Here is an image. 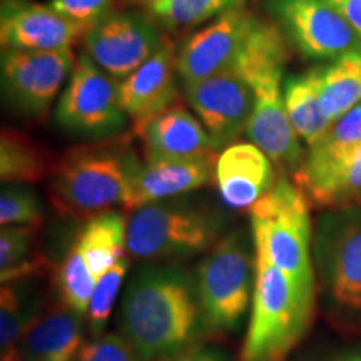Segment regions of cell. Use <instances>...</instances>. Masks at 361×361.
<instances>
[{
	"mask_svg": "<svg viewBox=\"0 0 361 361\" xmlns=\"http://www.w3.org/2000/svg\"><path fill=\"white\" fill-rule=\"evenodd\" d=\"M121 328L144 361H168L192 348L204 333L196 279L176 264L139 268L126 288Z\"/></svg>",
	"mask_w": 361,
	"mask_h": 361,
	"instance_id": "obj_1",
	"label": "cell"
},
{
	"mask_svg": "<svg viewBox=\"0 0 361 361\" xmlns=\"http://www.w3.org/2000/svg\"><path fill=\"white\" fill-rule=\"evenodd\" d=\"M288 40L276 24L256 22L236 69L255 90V109L246 135L283 174H296L305 161L300 135L290 123L283 90Z\"/></svg>",
	"mask_w": 361,
	"mask_h": 361,
	"instance_id": "obj_2",
	"label": "cell"
},
{
	"mask_svg": "<svg viewBox=\"0 0 361 361\" xmlns=\"http://www.w3.org/2000/svg\"><path fill=\"white\" fill-rule=\"evenodd\" d=\"M139 166L141 161L124 142L71 149L52 171L54 206L59 213L75 218H92L114 206L126 207Z\"/></svg>",
	"mask_w": 361,
	"mask_h": 361,
	"instance_id": "obj_3",
	"label": "cell"
},
{
	"mask_svg": "<svg viewBox=\"0 0 361 361\" xmlns=\"http://www.w3.org/2000/svg\"><path fill=\"white\" fill-rule=\"evenodd\" d=\"M250 218L256 255L281 269L301 295L314 300L313 226L306 192L290 179L279 178L251 207Z\"/></svg>",
	"mask_w": 361,
	"mask_h": 361,
	"instance_id": "obj_4",
	"label": "cell"
},
{
	"mask_svg": "<svg viewBox=\"0 0 361 361\" xmlns=\"http://www.w3.org/2000/svg\"><path fill=\"white\" fill-rule=\"evenodd\" d=\"M314 300L306 298L281 269L256 255L251 316L239 361H284L305 335Z\"/></svg>",
	"mask_w": 361,
	"mask_h": 361,
	"instance_id": "obj_5",
	"label": "cell"
},
{
	"mask_svg": "<svg viewBox=\"0 0 361 361\" xmlns=\"http://www.w3.org/2000/svg\"><path fill=\"white\" fill-rule=\"evenodd\" d=\"M223 229L224 219L218 211L174 197L133 211L126 251L144 261L192 258L211 250Z\"/></svg>",
	"mask_w": 361,
	"mask_h": 361,
	"instance_id": "obj_6",
	"label": "cell"
},
{
	"mask_svg": "<svg viewBox=\"0 0 361 361\" xmlns=\"http://www.w3.org/2000/svg\"><path fill=\"white\" fill-rule=\"evenodd\" d=\"M313 264L329 310L346 322H361V204L319 216Z\"/></svg>",
	"mask_w": 361,
	"mask_h": 361,
	"instance_id": "obj_7",
	"label": "cell"
},
{
	"mask_svg": "<svg viewBox=\"0 0 361 361\" xmlns=\"http://www.w3.org/2000/svg\"><path fill=\"white\" fill-rule=\"evenodd\" d=\"M256 251L243 233H229L211 247L196 273L204 333L236 329L252 301Z\"/></svg>",
	"mask_w": 361,
	"mask_h": 361,
	"instance_id": "obj_8",
	"label": "cell"
},
{
	"mask_svg": "<svg viewBox=\"0 0 361 361\" xmlns=\"http://www.w3.org/2000/svg\"><path fill=\"white\" fill-rule=\"evenodd\" d=\"M121 82L82 52L75 59L56 117L62 128L85 135H111L124 128L126 112L119 104Z\"/></svg>",
	"mask_w": 361,
	"mask_h": 361,
	"instance_id": "obj_9",
	"label": "cell"
},
{
	"mask_svg": "<svg viewBox=\"0 0 361 361\" xmlns=\"http://www.w3.org/2000/svg\"><path fill=\"white\" fill-rule=\"evenodd\" d=\"M268 12L284 39L308 59L361 52V37L329 0H268Z\"/></svg>",
	"mask_w": 361,
	"mask_h": 361,
	"instance_id": "obj_10",
	"label": "cell"
},
{
	"mask_svg": "<svg viewBox=\"0 0 361 361\" xmlns=\"http://www.w3.org/2000/svg\"><path fill=\"white\" fill-rule=\"evenodd\" d=\"M72 47L57 51L2 49V87L20 112L42 117L74 69Z\"/></svg>",
	"mask_w": 361,
	"mask_h": 361,
	"instance_id": "obj_11",
	"label": "cell"
},
{
	"mask_svg": "<svg viewBox=\"0 0 361 361\" xmlns=\"http://www.w3.org/2000/svg\"><path fill=\"white\" fill-rule=\"evenodd\" d=\"M183 87L189 106L218 149L246 133L255 109V90L234 67L200 82L183 84Z\"/></svg>",
	"mask_w": 361,
	"mask_h": 361,
	"instance_id": "obj_12",
	"label": "cell"
},
{
	"mask_svg": "<svg viewBox=\"0 0 361 361\" xmlns=\"http://www.w3.org/2000/svg\"><path fill=\"white\" fill-rule=\"evenodd\" d=\"M256 20L258 17L238 6L194 34L178 52L180 82H200L236 66Z\"/></svg>",
	"mask_w": 361,
	"mask_h": 361,
	"instance_id": "obj_13",
	"label": "cell"
},
{
	"mask_svg": "<svg viewBox=\"0 0 361 361\" xmlns=\"http://www.w3.org/2000/svg\"><path fill=\"white\" fill-rule=\"evenodd\" d=\"M85 52L114 79H126L161 47L157 30L137 13L111 12L84 37Z\"/></svg>",
	"mask_w": 361,
	"mask_h": 361,
	"instance_id": "obj_14",
	"label": "cell"
},
{
	"mask_svg": "<svg viewBox=\"0 0 361 361\" xmlns=\"http://www.w3.org/2000/svg\"><path fill=\"white\" fill-rule=\"evenodd\" d=\"M89 32L87 27L66 19L45 4L32 0H2L0 42L2 49L57 51L69 49Z\"/></svg>",
	"mask_w": 361,
	"mask_h": 361,
	"instance_id": "obj_15",
	"label": "cell"
},
{
	"mask_svg": "<svg viewBox=\"0 0 361 361\" xmlns=\"http://www.w3.org/2000/svg\"><path fill=\"white\" fill-rule=\"evenodd\" d=\"M178 54L173 42H162L144 64L119 85V104L139 134L154 117L178 101Z\"/></svg>",
	"mask_w": 361,
	"mask_h": 361,
	"instance_id": "obj_16",
	"label": "cell"
},
{
	"mask_svg": "<svg viewBox=\"0 0 361 361\" xmlns=\"http://www.w3.org/2000/svg\"><path fill=\"white\" fill-rule=\"evenodd\" d=\"M214 152L196 157H161L146 159L135 171L126 211L183 196L200 189L214 178Z\"/></svg>",
	"mask_w": 361,
	"mask_h": 361,
	"instance_id": "obj_17",
	"label": "cell"
},
{
	"mask_svg": "<svg viewBox=\"0 0 361 361\" xmlns=\"http://www.w3.org/2000/svg\"><path fill=\"white\" fill-rule=\"evenodd\" d=\"M214 178L221 200L233 209H251L278 183L274 164L252 142L229 144L218 156Z\"/></svg>",
	"mask_w": 361,
	"mask_h": 361,
	"instance_id": "obj_18",
	"label": "cell"
},
{
	"mask_svg": "<svg viewBox=\"0 0 361 361\" xmlns=\"http://www.w3.org/2000/svg\"><path fill=\"white\" fill-rule=\"evenodd\" d=\"M296 184L316 204L326 207L361 202V144L323 161L305 159L295 174Z\"/></svg>",
	"mask_w": 361,
	"mask_h": 361,
	"instance_id": "obj_19",
	"label": "cell"
},
{
	"mask_svg": "<svg viewBox=\"0 0 361 361\" xmlns=\"http://www.w3.org/2000/svg\"><path fill=\"white\" fill-rule=\"evenodd\" d=\"M85 318L64 305L47 310L19 345L20 361H74L84 343Z\"/></svg>",
	"mask_w": 361,
	"mask_h": 361,
	"instance_id": "obj_20",
	"label": "cell"
},
{
	"mask_svg": "<svg viewBox=\"0 0 361 361\" xmlns=\"http://www.w3.org/2000/svg\"><path fill=\"white\" fill-rule=\"evenodd\" d=\"M146 159L196 157L218 151L204 126L184 107H169L142 129Z\"/></svg>",
	"mask_w": 361,
	"mask_h": 361,
	"instance_id": "obj_21",
	"label": "cell"
},
{
	"mask_svg": "<svg viewBox=\"0 0 361 361\" xmlns=\"http://www.w3.org/2000/svg\"><path fill=\"white\" fill-rule=\"evenodd\" d=\"M94 276L101 278L124 258L128 243V219L119 211H106L87 219L75 236Z\"/></svg>",
	"mask_w": 361,
	"mask_h": 361,
	"instance_id": "obj_22",
	"label": "cell"
},
{
	"mask_svg": "<svg viewBox=\"0 0 361 361\" xmlns=\"http://www.w3.org/2000/svg\"><path fill=\"white\" fill-rule=\"evenodd\" d=\"M310 72L324 114L333 124L361 102V52H348Z\"/></svg>",
	"mask_w": 361,
	"mask_h": 361,
	"instance_id": "obj_23",
	"label": "cell"
},
{
	"mask_svg": "<svg viewBox=\"0 0 361 361\" xmlns=\"http://www.w3.org/2000/svg\"><path fill=\"white\" fill-rule=\"evenodd\" d=\"M27 279L2 284L0 295V353L2 361H20L19 345L40 318L42 301L25 286Z\"/></svg>",
	"mask_w": 361,
	"mask_h": 361,
	"instance_id": "obj_24",
	"label": "cell"
},
{
	"mask_svg": "<svg viewBox=\"0 0 361 361\" xmlns=\"http://www.w3.org/2000/svg\"><path fill=\"white\" fill-rule=\"evenodd\" d=\"M283 90L291 126L308 147L314 146L326 135L333 123L324 114L313 75L311 72H306L303 75L286 78Z\"/></svg>",
	"mask_w": 361,
	"mask_h": 361,
	"instance_id": "obj_25",
	"label": "cell"
},
{
	"mask_svg": "<svg viewBox=\"0 0 361 361\" xmlns=\"http://www.w3.org/2000/svg\"><path fill=\"white\" fill-rule=\"evenodd\" d=\"M47 154L19 130L6 129L0 135L2 183H37L47 174Z\"/></svg>",
	"mask_w": 361,
	"mask_h": 361,
	"instance_id": "obj_26",
	"label": "cell"
},
{
	"mask_svg": "<svg viewBox=\"0 0 361 361\" xmlns=\"http://www.w3.org/2000/svg\"><path fill=\"white\" fill-rule=\"evenodd\" d=\"M42 256L34 252V226H2L0 279L2 284L30 279L45 269Z\"/></svg>",
	"mask_w": 361,
	"mask_h": 361,
	"instance_id": "obj_27",
	"label": "cell"
},
{
	"mask_svg": "<svg viewBox=\"0 0 361 361\" xmlns=\"http://www.w3.org/2000/svg\"><path fill=\"white\" fill-rule=\"evenodd\" d=\"M241 4L243 0H142L149 16L169 29L197 25Z\"/></svg>",
	"mask_w": 361,
	"mask_h": 361,
	"instance_id": "obj_28",
	"label": "cell"
},
{
	"mask_svg": "<svg viewBox=\"0 0 361 361\" xmlns=\"http://www.w3.org/2000/svg\"><path fill=\"white\" fill-rule=\"evenodd\" d=\"M96 283L97 278L94 276L84 255L74 243L66 252L64 259L59 264L56 273L59 300L67 308L82 314L85 318Z\"/></svg>",
	"mask_w": 361,
	"mask_h": 361,
	"instance_id": "obj_29",
	"label": "cell"
},
{
	"mask_svg": "<svg viewBox=\"0 0 361 361\" xmlns=\"http://www.w3.org/2000/svg\"><path fill=\"white\" fill-rule=\"evenodd\" d=\"M128 269L129 259L124 256L106 274L97 278L96 288H94L87 306V313H85V328L89 329V335L92 338L101 336L107 322H109L112 306H114L116 298L119 295Z\"/></svg>",
	"mask_w": 361,
	"mask_h": 361,
	"instance_id": "obj_30",
	"label": "cell"
},
{
	"mask_svg": "<svg viewBox=\"0 0 361 361\" xmlns=\"http://www.w3.org/2000/svg\"><path fill=\"white\" fill-rule=\"evenodd\" d=\"M44 219L42 202L27 184L6 183L0 192V224L39 226Z\"/></svg>",
	"mask_w": 361,
	"mask_h": 361,
	"instance_id": "obj_31",
	"label": "cell"
},
{
	"mask_svg": "<svg viewBox=\"0 0 361 361\" xmlns=\"http://www.w3.org/2000/svg\"><path fill=\"white\" fill-rule=\"evenodd\" d=\"M361 144V102L338 119L326 135L310 147L305 159L323 161L351 151Z\"/></svg>",
	"mask_w": 361,
	"mask_h": 361,
	"instance_id": "obj_32",
	"label": "cell"
},
{
	"mask_svg": "<svg viewBox=\"0 0 361 361\" xmlns=\"http://www.w3.org/2000/svg\"><path fill=\"white\" fill-rule=\"evenodd\" d=\"M74 361H144V358L124 335L106 333L84 341Z\"/></svg>",
	"mask_w": 361,
	"mask_h": 361,
	"instance_id": "obj_33",
	"label": "cell"
},
{
	"mask_svg": "<svg viewBox=\"0 0 361 361\" xmlns=\"http://www.w3.org/2000/svg\"><path fill=\"white\" fill-rule=\"evenodd\" d=\"M49 6L66 19L92 29L97 22L109 16L112 0H51Z\"/></svg>",
	"mask_w": 361,
	"mask_h": 361,
	"instance_id": "obj_34",
	"label": "cell"
},
{
	"mask_svg": "<svg viewBox=\"0 0 361 361\" xmlns=\"http://www.w3.org/2000/svg\"><path fill=\"white\" fill-rule=\"evenodd\" d=\"M168 361H229L228 355L223 350L214 348V346H201L194 345L183 353L174 356Z\"/></svg>",
	"mask_w": 361,
	"mask_h": 361,
	"instance_id": "obj_35",
	"label": "cell"
},
{
	"mask_svg": "<svg viewBox=\"0 0 361 361\" xmlns=\"http://www.w3.org/2000/svg\"><path fill=\"white\" fill-rule=\"evenodd\" d=\"M361 37V0H329Z\"/></svg>",
	"mask_w": 361,
	"mask_h": 361,
	"instance_id": "obj_36",
	"label": "cell"
},
{
	"mask_svg": "<svg viewBox=\"0 0 361 361\" xmlns=\"http://www.w3.org/2000/svg\"><path fill=\"white\" fill-rule=\"evenodd\" d=\"M324 361H361V346H358V348L341 351V353L333 355L331 358H328Z\"/></svg>",
	"mask_w": 361,
	"mask_h": 361,
	"instance_id": "obj_37",
	"label": "cell"
}]
</instances>
